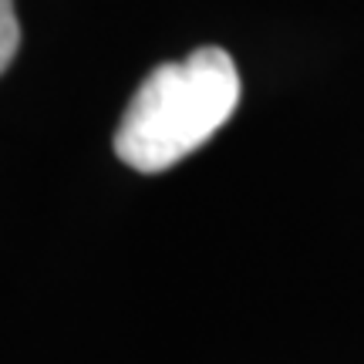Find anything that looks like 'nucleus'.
I'll return each instance as SVG.
<instances>
[{
    "label": "nucleus",
    "mask_w": 364,
    "mask_h": 364,
    "mask_svg": "<svg viewBox=\"0 0 364 364\" xmlns=\"http://www.w3.org/2000/svg\"><path fill=\"white\" fill-rule=\"evenodd\" d=\"M240 105V71L223 48L159 65L115 129V156L135 172H166L206 145Z\"/></svg>",
    "instance_id": "f257e3e1"
},
{
    "label": "nucleus",
    "mask_w": 364,
    "mask_h": 364,
    "mask_svg": "<svg viewBox=\"0 0 364 364\" xmlns=\"http://www.w3.org/2000/svg\"><path fill=\"white\" fill-rule=\"evenodd\" d=\"M17 48H21V24L14 14V0H0V75L11 68Z\"/></svg>",
    "instance_id": "f03ea898"
}]
</instances>
